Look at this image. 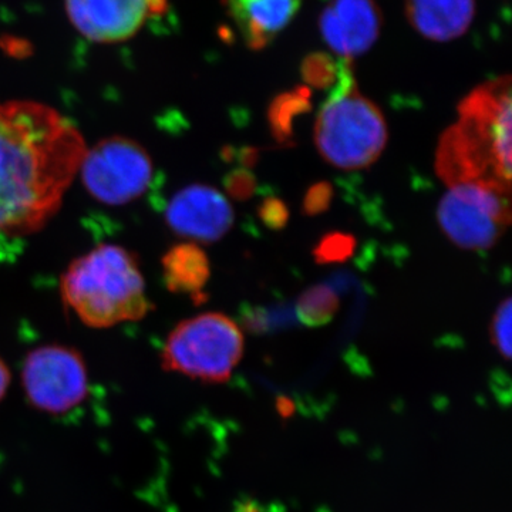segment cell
Masks as SVG:
<instances>
[{
	"instance_id": "obj_2",
	"label": "cell",
	"mask_w": 512,
	"mask_h": 512,
	"mask_svg": "<svg viewBox=\"0 0 512 512\" xmlns=\"http://www.w3.org/2000/svg\"><path fill=\"white\" fill-rule=\"evenodd\" d=\"M441 137L436 171L447 187L481 183L511 192V77L485 82L458 104Z\"/></svg>"
},
{
	"instance_id": "obj_21",
	"label": "cell",
	"mask_w": 512,
	"mask_h": 512,
	"mask_svg": "<svg viewBox=\"0 0 512 512\" xmlns=\"http://www.w3.org/2000/svg\"><path fill=\"white\" fill-rule=\"evenodd\" d=\"M259 217L266 227L271 229L284 228L288 222L289 211L286 205L278 198H266L259 208Z\"/></svg>"
},
{
	"instance_id": "obj_13",
	"label": "cell",
	"mask_w": 512,
	"mask_h": 512,
	"mask_svg": "<svg viewBox=\"0 0 512 512\" xmlns=\"http://www.w3.org/2000/svg\"><path fill=\"white\" fill-rule=\"evenodd\" d=\"M476 0H406V16L416 32L434 42H450L470 29Z\"/></svg>"
},
{
	"instance_id": "obj_1",
	"label": "cell",
	"mask_w": 512,
	"mask_h": 512,
	"mask_svg": "<svg viewBox=\"0 0 512 512\" xmlns=\"http://www.w3.org/2000/svg\"><path fill=\"white\" fill-rule=\"evenodd\" d=\"M86 150L79 128L53 107L29 100L0 104V234L45 228Z\"/></svg>"
},
{
	"instance_id": "obj_18",
	"label": "cell",
	"mask_w": 512,
	"mask_h": 512,
	"mask_svg": "<svg viewBox=\"0 0 512 512\" xmlns=\"http://www.w3.org/2000/svg\"><path fill=\"white\" fill-rule=\"evenodd\" d=\"M355 249V238L352 235L333 232L320 239L315 248V258L320 264H333L349 259Z\"/></svg>"
},
{
	"instance_id": "obj_19",
	"label": "cell",
	"mask_w": 512,
	"mask_h": 512,
	"mask_svg": "<svg viewBox=\"0 0 512 512\" xmlns=\"http://www.w3.org/2000/svg\"><path fill=\"white\" fill-rule=\"evenodd\" d=\"M512 305L511 298L505 299L497 312L494 313L493 322H491V342L498 353L504 357L505 360L511 359V320H512Z\"/></svg>"
},
{
	"instance_id": "obj_12",
	"label": "cell",
	"mask_w": 512,
	"mask_h": 512,
	"mask_svg": "<svg viewBox=\"0 0 512 512\" xmlns=\"http://www.w3.org/2000/svg\"><path fill=\"white\" fill-rule=\"evenodd\" d=\"M229 15L251 49H264L292 22L302 0H227Z\"/></svg>"
},
{
	"instance_id": "obj_14",
	"label": "cell",
	"mask_w": 512,
	"mask_h": 512,
	"mask_svg": "<svg viewBox=\"0 0 512 512\" xmlns=\"http://www.w3.org/2000/svg\"><path fill=\"white\" fill-rule=\"evenodd\" d=\"M165 285L174 293H184L192 298L202 296V289L210 279L208 256L197 244L184 242L175 245L163 256Z\"/></svg>"
},
{
	"instance_id": "obj_23",
	"label": "cell",
	"mask_w": 512,
	"mask_h": 512,
	"mask_svg": "<svg viewBox=\"0 0 512 512\" xmlns=\"http://www.w3.org/2000/svg\"><path fill=\"white\" fill-rule=\"evenodd\" d=\"M10 384V370L8 365H6L5 360L0 357V402H2L3 397L8 393Z\"/></svg>"
},
{
	"instance_id": "obj_4",
	"label": "cell",
	"mask_w": 512,
	"mask_h": 512,
	"mask_svg": "<svg viewBox=\"0 0 512 512\" xmlns=\"http://www.w3.org/2000/svg\"><path fill=\"white\" fill-rule=\"evenodd\" d=\"M313 136L323 160L345 171L370 167L386 147L382 110L360 94L348 60L340 64L338 83L319 111Z\"/></svg>"
},
{
	"instance_id": "obj_7",
	"label": "cell",
	"mask_w": 512,
	"mask_h": 512,
	"mask_svg": "<svg viewBox=\"0 0 512 512\" xmlns=\"http://www.w3.org/2000/svg\"><path fill=\"white\" fill-rule=\"evenodd\" d=\"M86 191L110 207L140 198L153 180L154 165L146 148L130 137L113 136L87 148L79 168Z\"/></svg>"
},
{
	"instance_id": "obj_16",
	"label": "cell",
	"mask_w": 512,
	"mask_h": 512,
	"mask_svg": "<svg viewBox=\"0 0 512 512\" xmlns=\"http://www.w3.org/2000/svg\"><path fill=\"white\" fill-rule=\"evenodd\" d=\"M338 293L330 286L315 285L306 289L296 303V315L303 325L318 328L326 325L339 309Z\"/></svg>"
},
{
	"instance_id": "obj_11",
	"label": "cell",
	"mask_w": 512,
	"mask_h": 512,
	"mask_svg": "<svg viewBox=\"0 0 512 512\" xmlns=\"http://www.w3.org/2000/svg\"><path fill=\"white\" fill-rule=\"evenodd\" d=\"M319 28L330 49L350 60L375 45L382 15L373 0H330L320 15Z\"/></svg>"
},
{
	"instance_id": "obj_15",
	"label": "cell",
	"mask_w": 512,
	"mask_h": 512,
	"mask_svg": "<svg viewBox=\"0 0 512 512\" xmlns=\"http://www.w3.org/2000/svg\"><path fill=\"white\" fill-rule=\"evenodd\" d=\"M309 92L311 90L301 87L295 92L281 94L271 104L268 120L276 140L281 143L291 140L296 119L311 109V93Z\"/></svg>"
},
{
	"instance_id": "obj_17",
	"label": "cell",
	"mask_w": 512,
	"mask_h": 512,
	"mask_svg": "<svg viewBox=\"0 0 512 512\" xmlns=\"http://www.w3.org/2000/svg\"><path fill=\"white\" fill-rule=\"evenodd\" d=\"M340 66L326 55H312L303 62L302 76L316 89H328L338 80Z\"/></svg>"
},
{
	"instance_id": "obj_8",
	"label": "cell",
	"mask_w": 512,
	"mask_h": 512,
	"mask_svg": "<svg viewBox=\"0 0 512 512\" xmlns=\"http://www.w3.org/2000/svg\"><path fill=\"white\" fill-rule=\"evenodd\" d=\"M22 384L33 409L59 416L86 400L89 372L79 350L64 345H45L26 356Z\"/></svg>"
},
{
	"instance_id": "obj_3",
	"label": "cell",
	"mask_w": 512,
	"mask_h": 512,
	"mask_svg": "<svg viewBox=\"0 0 512 512\" xmlns=\"http://www.w3.org/2000/svg\"><path fill=\"white\" fill-rule=\"evenodd\" d=\"M63 302L84 325L109 329L153 311L136 255L103 244L74 259L60 279Z\"/></svg>"
},
{
	"instance_id": "obj_9",
	"label": "cell",
	"mask_w": 512,
	"mask_h": 512,
	"mask_svg": "<svg viewBox=\"0 0 512 512\" xmlns=\"http://www.w3.org/2000/svg\"><path fill=\"white\" fill-rule=\"evenodd\" d=\"M165 221L178 237L192 244H211L228 234L234 224V210L217 188L192 184L168 202Z\"/></svg>"
},
{
	"instance_id": "obj_22",
	"label": "cell",
	"mask_w": 512,
	"mask_h": 512,
	"mask_svg": "<svg viewBox=\"0 0 512 512\" xmlns=\"http://www.w3.org/2000/svg\"><path fill=\"white\" fill-rule=\"evenodd\" d=\"M256 181L249 171H235L228 177L227 190L237 200H248L254 194Z\"/></svg>"
},
{
	"instance_id": "obj_20",
	"label": "cell",
	"mask_w": 512,
	"mask_h": 512,
	"mask_svg": "<svg viewBox=\"0 0 512 512\" xmlns=\"http://www.w3.org/2000/svg\"><path fill=\"white\" fill-rule=\"evenodd\" d=\"M332 201V187L328 183H319L309 188L303 200V212L306 215H318L328 210Z\"/></svg>"
},
{
	"instance_id": "obj_6",
	"label": "cell",
	"mask_w": 512,
	"mask_h": 512,
	"mask_svg": "<svg viewBox=\"0 0 512 512\" xmlns=\"http://www.w3.org/2000/svg\"><path fill=\"white\" fill-rule=\"evenodd\" d=\"M437 221L458 248L490 249L510 227V192L480 183L451 185L437 208Z\"/></svg>"
},
{
	"instance_id": "obj_10",
	"label": "cell",
	"mask_w": 512,
	"mask_h": 512,
	"mask_svg": "<svg viewBox=\"0 0 512 512\" xmlns=\"http://www.w3.org/2000/svg\"><path fill=\"white\" fill-rule=\"evenodd\" d=\"M156 0H64L70 23L94 43L126 42L136 36Z\"/></svg>"
},
{
	"instance_id": "obj_5",
	"label": "cell",
	"mask_w": 512,
	"mask_h": 512,
	"mask_svg": "<svg viewBox=\"0 0 512 512\" xmlns=\"http://www.w3.org/2000/svg\"><path fill=\"white\" fill-rule=\"evenodd\" d=\"M244 348V333L234 320L224 313H201L171 330L161 350V366L204 383H225Z\"/></svg>"
}]
</instances>
